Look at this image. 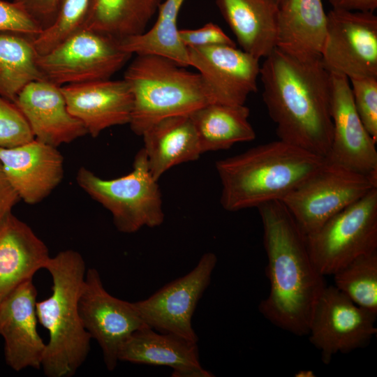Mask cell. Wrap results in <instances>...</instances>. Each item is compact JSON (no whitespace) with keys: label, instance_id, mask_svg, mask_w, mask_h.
Segmentation results:
<instances>
[{"label":"cell","instance_id":"1","mask_svg":"<svg viewBox=\"0 0 377 377\" xmlns=\"http://www.w3.org/2000/svg\"><path fill=\"white\" fill-rule=\"evenodd\" d=\"M259 77L279 139L326 158L333 131L331 75L321 59H300L276 47Z\"/></svg>","mask_w":377,"mask_h":377},{"label":"cell","instance_id":"2","mask_svg":"<svg viewBox=\"0 0 377 377\" xmlns=\"http://www.w3.org/2000/svg\"><path fill=\"white\" fill-rule=\"evenodd\" d=\"M267 255L269 292L258 306L272 324L296 336L307 335L315 304L327 286L316 267L306 239L281 200L258 207Z\"/></svg>","mask_w":377,"mask_h":377},{"label":"cell","instance_id":"3","mask_svg":"<svg viewBox=\"0 0 377 377\" xmlns=\"http://www.w3.org/2000/svg\"><path fill=\"white\" fill-rule=\"evenodd\" d=\"M325 158L278 140L216 162L220 202L228 212L258 207L287 194L318 169Z\"/></svg>","mask_w":377,"mask_h":377},{"label":"cell","instance_id":"4","mask_svg":"<svg viewBox=\"0 0 377 377\" xmlns=\"http://www.w3.org/2000/svg\"><path fill=\"white\" fill-rule=\"evenodd\" d=\"M45 269L52 276V294L36 304L38 320L49 334L41 368L48 377H71L90 350L91 337L78 309L85 263L80 253L68 249L50 257Z\"/></svg>","mask_w":377,"mask_h":377},{"label":"cell","instance_id":"5","mask_svg":"<svg viewBox=\"0 0 377 377\" xmlns=\"http://www.w3.org/2000/svg\"><path fill=\"white\" fill-rule=\"evenodd\" d=\"M156 54H137L127 67L124 80L133 96L129 125L140 136L158 121L189 115L212 103L198 73Z\"/></svg>","mask_w":377,"mask_h":377},{"label":"cell","instance_id":"6","mask_svg":"<svg viewBox=\"0 0 377 377\" xmlns=\"http://www.w3.org/2000/svg\"><path fill=\"white\" fill-rule=\"evenodd\" d=\"M76 181L110 212L115 227L121 232L133 233L144 226L157 227L164 221L161 189L150 172L143 148L136 154L133 169L126 175L104 179L81 167Z\"/></svg>","mask_w":377,"mask_h":377},{"label":"cell","instance_id":"7","mask_svg":"<svg viewBox=\"0 0 377 377\" xmlns=\"http://www.w3.org/2000/svg\"><path fill=\"white\" fill-rule=\"evenodd\" d=\"M374 188L377 180L325 158L318 169L281 201L308 236Z\"/></svg>","mask_w":377,"mask_h":377},{"label":"cell","instance_id":"8","mask_svg":"<svg viewBox=\"0 0 377 377\" xmlns=\"http://www.w3.org/2000/svg\"><path fill=\"white\" fill-rule=\"evenodd\" d=\"M306 239L311 258L324 276L333 275L357 256L377 250V188Z\"/></svg>","mask_w":377,"mask_h":377},{"label":"cell","instance_id":"9","mask_svg":"<svg viewBox=\"0 0 377 377\" xmlns=\"http://www.w3.org/2000/svg\"><path fill=\"white\" fill-rule=\"evenodd\" d=\"M131 56L118 40L82 29L47 53L37 54L36 63L46 80L62 87L109 80Z\"/></svg>","mask_w":377,"mask_h":377},{"label":"cell","instance_id":"10","mask_svg":"<svg viewBox=\"0 0 377 377\" xmlns=\"http://www.w3.org/2000/svg\"><path fill=\"white\" fill-rule=\"evenodd\" d=\"M320 59L327 70L348 80L377 77V16L332 9L327 14Z\"/></svg>","mask_w":377,"mask_h":377},{"label":"cell","instance_id":"11","mask_svg":"<svg viewBox=\"0 0 377 377\" xmlns=\"http://www.w3.org/2000/svg\"><path fill=\"white\" fill-rule=\"evenodd\" d=\"M376 313L354 303L334 286H326L318 297L307 335L320 352L324 364L337 353L367 346L376 334Z\"/></svg>","mask_w":377,"mask_h":377},{"label":"cell","instance_id":"12","mask_svg":"<svg viewBox=\"0 0 377 377\" xmlns=\"http://www.w3.org/2000/svg\"><path fill=\"white\" fill-rule=\"evenodd\" d=\"M216 263V256L207 252L188 273L165 284L148 298L133 302L145 324L159 332L198 343L191 320Z\"/></svg>","mask_w":377,"mask_h":377},{"label":"cell","instance_id":"13","mask_svg":"<svg viewBox=\"0 0 377 377\" xmlns=\"http://www.w3.org/2000/svg\"><path fill=\"white\" fill-rule=\"evenodd\" d=\"M78 309L83 326L99 344L109 371L117 367L123 342L135 331L148 326L133 302L120 300L107 292L95 268L86 271Z\"/></svg>","mask_w":377,"mask_h":377},{"label":"cell","instance_id":"14","mask_svg":"<svg viewBox=\"0 0 377 377\" xmlns=\"http://www.w3.org/2000/svg\"><path fill=\"white\" fill-rule=\"evenodd\" d=\"M189 66L198 71L211 102L245 105L258 91V59L230 45L186 47Z\"/></svg>","mask_w":377,"mask_h":377},{"label":"cell","instance_id":"15","mask_svg":"<svg viewBox=\"0 0 377 377\" xmlns=\"http://www.w3.org/2000/svg\"><path fill=\"white\" fill-rule=\"evenodd\" d=\"M332 140L327 161L377 180L376 141L355 109L349 80L330 73Z\"/></svg>","mask_w":377,"mask_h":377},{"label":"cell","instance_id":"16","mask_svg":"<svg viewBox=\"0 0 377 377\" xmlns=\"http://www.w3.org/2000/svg\"><path fill=\"white\" fill-rule=\"evenodd\" d=\"M37 290L27 280L0 303V334L4 339L7 364L20 371L41 368L46 343L37 331Z\"/></svg>","mask_w":377,"mask_h":377},{"label":"cell","instance_id":"17","mask_svg":"<svg viewBox=\"0 0 377 377\" xmlns=\"http://www.w3.org/2000/svg\"><path fill=\"white\" fill-rule=\"evenodd\" d=\"M0 163L20 200L34 205L61 183L64 158L57 147L36 139L10 148L0 147Z\"/></svg>","mask_w":377,"mask_h":377},{"label":"cell","instance_id":"18","mask_svg":"<svg viewBox=\"0 0 377 377\" xmlns=\"http://www.w3.org/2000/svg\"><path fill=\"white\" fill-rule=\"evenodd\" d=\"M61 90L68 112L93 138L108 128L130 122L133 96L124 79L67 84Z\"/></svg>","mask_w":377,"mask_h":377},{"label":"cell","instance_id":"19","mask_svg":"<svg viewBox=\"0 0 377 377\" xmlns=\"http://www.w3.org/2000/svg\"><path fill=\"white\" fill-rule=\"evenodd\" d=\"M26 118L34 138L57 147L87 134L84 124L68 110L59 87L46 80L33 81L15 102Z\"/></svg>","mask_w":377,"mask_h":377},{"label":"cell","instance_id":"20","mask_svg":"<svg viewBox=\"0 0 377 377\" xmlns=\"http://www.w3.org/2000/svg\"><path fill=\"white\" fill-rule=\"evenodd\" d=\"M119 361L134 364L168 366L175 377H212L200 364L198 343L170 333L142 327L121 344Z\"/></svg>","mask_w":377,"mask_h":377},{"label":"cell","instance_id":"21","mask_svg":"<svg viewBox=\"0 0 377 377\" xmlns=\"http://www.w3.org/2000/svg\"><path fill=\"white\" fill-rule=\"evenodd\" d=\"M50 258L45 244L12 212L0 221V303L23 282L45 268Z\"/></svg>","mask_w":377,"mask_h":377},{"label":"cell","instance_id":"22","mask_svg":"<svg viewBox=\"0 0 377 377\" xmlns=\"http://www.w3.org/2000/svg\"><path fill=\"white\" fill-rule=\"evenodd\" d=\"M242 50L260 59L277 46L279 6L275 0H215Z\"/></svg>","mask_w":377,"mask_h":377},{"label":"cell","instance_id":"23","mask_svg":"<svg viewBox=\"0 0 377 377\" xmlns=\"http://www.w3.org/2000/svg\"><path fill=\"white\" fill-rule=\"evenodd\" d=\"M149 168L156 180L177 165L195 161L202 154L189 115L164 118L142 135Z\"/></svg>","mask_w":377,"mask_h":377},{"label":"cell","instance_id":"24","mask_svg":"<svg viewBox=\"0 0 377 377\" xmlns=\"http://www.w3.org/2000/svg\"><path fill=\"white\" fill-rule=\"evenodd\" d=\"M326 22L321 0H287L279 8L276 47L300 59L320 58Z\"/></svg>","mask_w":377,"mask_h":377},{"label":"cell","instance_id":"25","mask_svg":"<svg viewBox=\"0 0 377 377\" xmlns=\"http://www.w3.org/2000/svg\"><path fill=\"white\" fill-rule=\"evenodd\" d=\"M250 110L245 105L207 104L189 114L202 154L226 150L237 142L256 138L249 121Z\"/></svg>","mask_w":377,"mask_h":377},{"label":"cell","instance_id":"26","mask_svg":"<svg viewBox=\"0 0 377 377\" xmlns=\"http://www.w3.org/2000/svg\"><path fill=\"white\" fill-rule=\"evenodd\" d=\"M162 0H91L84 29L118 40L138 36L157 13Z\"/></svg>","mask_w":377,"mask_h":377},{"label":"cell","instance_id":"27","mask_svg":"<svg viewBox=\"0 0 377 377\" xmlns=\"http://www.w3.org/2000/svg\"><path fill=\"white\" fill-rule=\"evenodd\" d=\"M185 0H165L158 9L154 26L142 34L119 40L120 48L131 54H156L179 65L189 66L186 47L179 40L177 20Z\"/></svg>","mask_w":377,"mask_h":377},{"label":"cell","instance_id":"28","mask_svg":"<svg viewBox=\"0 0 377 377\" xmlns=\"http://www.w3.org/2000/svg\"><path fill=\"white\" fill-rule=\"evenodd\" d=\"M33 37L0 33V95L15 102L29 83L45 80L39 70Z\"/></svg>","mask_w":377,"mask_h":377},{"label":"cell","instance_id":"29","mask_svg":"<svg viewBox=\"0 0 377 377\" xmlns=\"http://www.w3.org/2000/svg\"><path fill=\"white\" fill-rule=\"evenodd\" d=\"M332 276L337 289L377 314V250L357 256Z\"/></svg>","mask_w":377,"mask_h":377},{"label":"cell","instance_id":"30","mask_svg":"<svg viewBox=\"0 0 377 377\" xmlns=\"http://www.w3.org/2000/svg\"><path fill=\"white\" fill-rule=\"evenodd\" d=\"M91 0H59L54 22L33 38L38 54H44L82 29Z\"/></svg>","mask_w":377,"mask_h":377},{"label":"cell","instance_id":"31","mask_svg":"<svg viewBox=\"0 0 377 377\" xmlns=\"http://www.w3.org/2000/svg\"><path fill=\"white\" fill-rule=\"evenodd\" d=\"M34 139L21 110L14 102L0 95V147H13Z\"/></svg>","mask_w":377,"mask_h":377},{"label":"cell","instance_id":"32","mask_svg":"<svg viewBox=\"0 0 377 377\" xmlns=\"http://www.w3.org/2000/svg\"><path fill=\"white\" fill-rule=\"evenodd\" d=\"M357 112L367 132L377 141V77L350 80Z\"/></svg>","mask_w":377,"mask_h":377},{"label":"cell","instance_id":"33","mask_svg":"<svg viewBox=\"0 0 377 377\" xmlns=\"http://www.w3.org/2000/svg\"><path fill=\"white\" fill-rule=\"evenodd\" d=\"M43 30L18 4L0 0V33L11 32L34 38Z\"/></svg>","mask_w":377,"mask_h":377},{"label":"cell","instance_id":"34","mask_svg":"<svg viewBox=\"0 0 377 377\" xmlns=\"http://www.w3.org/2000/svg\"><path fill=\"white\" fill-rule=\"evenodd\" d=\"M180 41L186 47H202L209 45L236 46L223 29L216 24L209 22L198 29H179Z\"/></svg>","mask_w":377,"mask_h":377},{"label":"cell","instance_id":"35","mask_svg":"<svg viewBox=\"0 0 377 377\" xmlns=\"http://www.w3.org/2000/svg\"><path fill=\"white\" fill-rule=\"evenodd\" d=\"M43 29L54 22L59 0H14Z\"/></svg>","mask_w":377,"mask_h":377},{"label":"cell","instance_id":"36","mask_svg":"<svg viewBox=\"0 0 377 377\" xmlns=\"http://www.w3.org/2000/svg\"><path fill=\"white\" fill-rule=\"evenodd\" d=\"M20 200L10 186L0 163V221L10 212Z\"/></svg>","mask_w":377,"mask_h":377},{"label":"cell","instance_id":"37","mask_svg":"<svg viewBox=\"0 0 377 377\" xmlns=\"http://www.w3.org/2000/svg\"><path fill=\"white\" fill-rule=\"evenodd\" d=\"M332 9L348 11L373 12L377 8V0H328Z\"/></svg>","mask_w":377,"mask_h":377},{"label":"cell","instance_id":"38","mask_svg":"<svg viewBox=\"0 0 377 377\" xmlns=\"http://www.w3.org/2000/svg\"><path fill=\"white\" fill-rule=\"evenodd\" d=\"M316 375L314 372L309 369H301L295 373V377H314Z\"/></svg>","mask_w":377,"mask_h":377},{"label":"cell","instance_id":"39","mask_svg":"<svg viewBox=\"0 0 377 377\" xmlns=\"http://www.w3.org/2000/svg\"><path fill=\"white\" fill-rule=\"evenodd\" d=\"M275 1L280 8L286 2L287 0H275Z\"/></svg>","mask_w":377,"mask_h":377}]
</instances>
